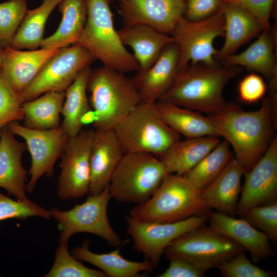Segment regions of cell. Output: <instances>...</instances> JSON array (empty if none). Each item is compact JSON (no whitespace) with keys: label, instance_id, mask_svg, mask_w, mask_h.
Masks as SVG:
<instances>
[{"label":"cell","instance_id":"cell-1","mask_svg":"<svg viewBox=\"0 0 277 277\" xmlns=\"http://www.w3.org/2000/svg\"><path fill=\"white\" fill-rule=\"evenodd\" d=\"M273 107L268 99L260 108L250 111L229 103L209 114L219 137L232 147L235 158L247 170L259 161L270 143Z\"/></svg>","mask_w":277,"mask_h":277},{"label":"cell","instance_id":"cell-2","mask_svg":"<svg viewBox=\"0 0 277 277\" xmlns=\"http://www.w3.org/2000/svg\"><path fill=\"white\" fill-rule=\"evenodd\" d=\"M240 70L237 66L188 65L179 72L173 84L160 100L213 114L226 105L223 89Z\"/></svg>","mask_w":277,"mask_h":277},{"label":"cell","instance_id":"cell-3","mask_svg":"<svg viewBox=\"0 0 277 277\" xmlns=\"http://www.w3.org/2000/svg\"><path fill=\"white\" fill-rule=\"evenodd\" d=\"M87 20L77 44L103 66L125 73L137 71L139 65L123 45L114 27L111 0H86Z\"/></svg>","mask_w":277,"mask_h":277},{"label":"cell","instance_id":"cell-4","mask_svg":"<svg viewBox=\"0 0 277 277\" xmlns=\"http://www.w3.org/2000/svg\"><path fill=\"white\" fill-rule=\"evenodd\" d=\"M209 210L201 190L184 175L168 174L152 195L134 206L129 215L142 222L169 223L206 214Z\"/></svg>","mask_w":277,"mask_h":277},{"label":"cell","instance_id":"cell-5","mask_svg":"<svg viewBox=\"0 0 277 277\" xmlns=\"http://www.w3.org/2000/svg\"><path fill=\"white\" fill-rule=\"evenodd\" d=\"M87 91L96 129H113L142 102L131 78L104 66L91 70Z\"/></svg>","mask_w":277,"mask_h":277},{"label":"cell","instance_id":"cell-6","mask_svg":"<svg viewBox=\"0 0 277 277\" xmlns=\"http://www.w3.org/2000/svg\"><path fill=\"white\" fill-rule=\"evenodd\" d=\"M154 103L141 102L114 128L124 153L159 157L180 140L181 135L161 118Z\"/></svg>","mask_w":277,"mask_h":277},{"label":"cell","instance_id":"cell-7","mask_svg":"<svg viewBox=\"0 0 277 277\" xmlns=\"http://www.w3.org/2000/svg\"><path fill=\"white\" fill-rule=\"evenodd\" d=\"M168 174L154 155L124 153L109 184V192L118 202L141 204L152 195Z\"/></svg>","mask_w":277,"mask_h":277},{"label":"cell","instance_id":"cell-8","mask_svg":"<svg viewBox=\"0 0 277 277\" xmlns=\"http://www.w3.org/2000/svg\"><path fill=\"white\" fill-rule=\"evenodd\" d=\"M244 250L239 244L205 225L186 232L166 248L168 258L178 256L207 271Z\"/></svg>","mask_w":277,"mask_h":277},{"label":"cell","instance_id":"cell-9","mask_svg":"<svg viewBox=\"0 0 277 277\" xmlns=\"http://www.w3.org/2000/svg\"><path fill=\"white\" fill-rule=\"evenodd\" d=\"M111 198L108 186L101 193L89 195L84 202L70 210H50L51 217L58 223L60 242H68L73 235L85 232L101 237L111 246H120L122 241L112 227L107 214Z\"/></svg>","mask_w":277,"mask_h":277},{"label":"cell","instance_id":"cell-10","mask_svg":"<svg viewBox=\"0 0 277 277\" xmlns=\"http://www.w3.org/2000/svg\"><path fill=\"white\" fill-rule=\"evenodd\" d=\"M172 34L180 50L179 71L185 69L189 63L218 65L214 60L217 51L213 43L217 37L224 34V19L221 11L198 21H190L184 16Z\"/></svg>","mask_w":277,"mask_h":277},{"label":"cell","instance_id":"cell-11","mask_svg":"<svg viewBox=\"0 0 277 277\" xmlns=\"http://www.w3.org/2000/svg\"><path fill=\"white\" fill-rule=\"evenodd\" d=\"M95 60L79 44L61 48L21 93L24 103L48 92L65 91L80 72Z\"/></svg>","mask_w":277,"mask_h":277},{"label":"cell","instance_id":"cell-12","mask_svg":"<svg viewBox=\"0 0 277 277\" xmlns=\"http://www.w3.org/2000/svg\"><path fill=\"white\" fill-rule=\"evenodd\" d=\"M7 126L14 135L25 141L30 154V177L26 190L31 193L43 175H52L55 163L61 157L70 137L61 126L49 130H37L27 128L16 121Z\"/></svg>","mask_w":277,"mask_h":277},{"label":"cell","instance_id":"cell-13","mask_svg":"<svg viewBox=\"0 0 277 277\" xmlns=\"http://www.w3.org/2000/svg\"><path fill=\"white\" fill-rule=\"evenodd\" d=\"M208 213L169 223L142 222L129 215L126 216V221L134 249L143 254L155 268L167 246L184 233L205 225Z\"/></svg>","mask_w":277,"mask_h":277},{"label":"cell","instance_id":"cell-14","mask_svg":"<svg viewBox=\"0 0 277 277\" xmlns=\"http://www.w3.org/2000/svg\"><path fill=\"white\" fill-rule=\"evenodd\" d=\"M94 130H82L70 137L61 156L57 180L60 199L82 197L88 193L90 182V155Z\"/></svg>","mask_w":277,"mask_h":277},{"label":"cell","instance_id":"cell-15","mask_svg":"<svg viewBox=\"0 0 277 277\" xmlns=\"http://www.w3.org/2000/svg\"><path fill=\"white\" fill-rule=\"evenodd\" d=\"M236 214L269 204L277 199V138H274L259 161L244 174Z\"/></svg>","mask_w":277,"mask_h":277},{"label":"cell","instance_id":"cell-16","mask_svg":"<svg viewBox=\"0 0 277 277\" xmlns=\"http://www.w3.org/2000/svg\"><path fill=\"white\" fill-rule=\"evenodd\" d=\"M185 9L186 0H120L118 11L124 25L144 24L168 34Z\"/></svg>","mask_w":277,"mask_h":277},{"label":"cell","instance_id":"cell-17","mask_svg":"<svg viewBox=\"0 0 277 277\" xmlns=\"http://www.w3.org/2000/svg\"><path fill=\"white\" fill-rule=\"evenodd\" d=\"M180 50L175 42L163 49L155 62L144 70L137 71L131 77L142 102L154 103L173 84L179 71Z\"/></svg>","mask_w":277,"mask_h":277},{"label":"cell","instance_id":"cell-18","mask_svg":"<svg viewBox=\"0 0 277 277\" xmlns=\"http://www.w3.org/2000/svg\"><path fill=\"white\" fill-rule=\"evenodd\" d=\"M124 154L113 129L94 130L90 155L89 195L98 194L109 186Z\"/></svg>","mask_w":277,"mask_h":277},{"label":"cell","instance_id":"cell-19","mask_svg":"<svg viewBox=\"0 0 277 277\" xmlns=\"http://www.w3.org/2000/svg\"><path fill=\"white\" fill-rule=\"evenodd\" d=\"M209 227L233 240L247 251L253 263H257L274 254L270 241L262 232L240 217L209 211Z\"/></svg>","mask_w":277,"mask_h":277},{"label":"cell","instance_id":"cell-20","mask_svg":"<svg viewBox=\"0 0 277 277\" xmlns=\"http://www.w3.org/2000/svg\"><path fill=\"white\" fill-rule=\"evenodd\" d=\"M61 48H42L23 51L11 46L3 49L1 68L12 88L21 93Z\"/></svg>","mask_w":277,"mask_h":277},{"label":"cell","instance_id":"cell-21","mask_svg":"<svg viewBox=\"0 0 277 277\" xmlns=\"http://www.w3.org/2000/svg\"><path fill=\"white\" fill-rule=\"evenodd\" d=\"M25 143L17 141L8 126L0 132V187L17 201L26 196V175L22 158L26 149Z\"/></svg>","mask_w":277,"mask_h":277},{"label":"cell","instance_id":"cell-22","mask_svg":"<svg viewBox=\"0 0 277 277\" xmlns=\"http://www.w3.org/2000/svg\"><path fill=\"white\" fill-rule=\"evenodd\" d=\"M247 170L232 157L219 175L201 190L207 207L234 216L241 191V180Z\"/></svg>","mask_w":277,"mask_h":277},{"label":"cell","instance_id":"cell-23","mask_svg":"<svg viewBox=\"0 0 277 277\" xmlns=\"http://www.w3.org/2000/svg\"><path fill=\"white\" fill-rule=\"evenodd\" d=\"M220 11L224 16L225 41L215 57L223 60L264 28L253 15L235 3L224 1Z\"/></svg>","mask_w":277,"mask_h":277},{"label":"cell","instance_id":"cell-24","mask_svg":"<svg viewBox=\"0 0 277 277\" xmlns=\"http://www.w3.org/2000/svg\"><path fill=\"white\" fill-rule=\"evenodd\" d=\"M117 32L123 45L133 50L139 65L137 71L150 67L165 47L174 42L172 36L144 24L124 25Z\"/></svg>","mask_w":277,"mask_h":277},{"label":"cell","instance_id":"cell-25","mask_svg":"<svg viewBox=\"0 0 277 277\" xmlns=\"http://www.w3.org/2000/svg\"><path fill=\"white\" fill-rule=\"evenodd\" d=\"M154 105L163 121L180 135L187 138L219 137L209 116L166 101L160 100Z\"/></svg>","mask_w":277,"mask_h":277},{"label":"cell","instance_id":"cell-26","mask_svg":"<svg viewBox=\"0 0 277 277\" xmlns=\"http://www.w3.org/2000/svg\"><path fill=\"white\" fill-rule=\"evenodd\" d=\"M221 141L219 137L187 138L173 143L158 157L169 174L184 175L194 167Z\"/></svg>","mask_w":277,"mask_h":277},{"label":"cell","instance_id":"cell-27","mask_svg":"<svg viewBox=\"0 0 277 277\" xmlns=\"http://www.w3.org/2000/svg\"><path fill=\"white\" fill-rule=\"evenodd\" d=\"M275 39L269 30H263L258 38L242 52L223 59L227 66H243L261 73L271 80L273 88L276 82Z\"/></svg>","mask_w":277,"mask_h":277},{"label":"cell","instance_id":"cell-28","mask_svg":"<svg viewBox=\"0 0 277 277\" xmlns=\"http://www.w3.org/2000/svg\"><path fill=\"white\" fill-rule=\"evenodd\" d=\"M89 242L85 241L81 246L71 251V254L77 260L88 262L98 268L109 277H136L143 272L151 271L154 267L148 260L143 262L129 261L116 249L110 252L96 253L89 248Z\"/></svg>","mask_w":277,"mask_h":277},{"label":"cell","instance_id":"cell-29","mask_svg":"<svg viewBox=\"0 0 277 277\" xmlns=\"http://www.w3.org/2000/svg\"><path fill=\"white\" fill-rule=\"evenodd\" d=\"M62 14L56 31L44 38L40 47L62 48L77 44L87 17L86 0H62L57 5Z\"/></svg>","mask_w":277,"mask_h":277},{"label":"cell","instance_id":"cell-30","mask_svg":"<svg viewBox=\"0 0 277 277\" xmlns=\"http://www.w3.org/2000/svg\"><path fill=\"white\" fill-rule=\"evenodd\" d=\"M91 70L90 66L82 70L65 91L61 126L70 137L82 131L83 118L91 110L87 91Z\"/></svg>","mask_w":277,"mask_h":277},{"label":"cell","instance_id":"cell-31","mask_svg":"<svg viewBox=\"0 0 277 277\" xmlns=\"http://www.w3.org/2000/svg\"><path fill=\"white\" fill-rule=\"evenodd\" d=\"M65 96V91L48 92L41 96L23 103V125L37 130H49L60 127V117Z\"/></svg>","mask_w":277,"mask_h":277},{"label":"cell","instance_id":"cell-32","mask_svg":"<svg viewBox=\"0 0 277 277\" xmlns=\"http://www.w3.org/2000/svg\"><path fill=\"white\" fill-rule=\"evenodd\" d=\"M61 1L43 0L38 7L28 9L10 46L19 50H34L40 47L47 21Z\"/></svg>","mask_w":277,"mask_h":277},{"label":"cell","instance_id":"cell-33","mask_svg":"<svg viewBox=\"0 0 277 277\" xmlns=\"http://www.w3.org/2000/svg\"><path fill=\"white\" fill-rule=\"evenodd\" d=\"M232 155L229 144L225 140L221 141L184 175L196 189L202 190L222 172L232 158Z\"/></svg>","mask_w":277,"mask_h":277},{"label":"cell","instance_id":"cell-34","mask_svg":"<svg viewBox=\"0 0 277 277\" xmlns=\"http://www.w3.org/2000/svg\"><path fill=\"white\" fill-rule=\"evenodd\" d=\"M68 242H60L55 253L54 264L44 277H106L101 270L86 267L71 254Z\"/></svg>","mask_w":277,"mask_h":277},{"label":"cell","instance_id":"cell-35","mask_svg":"<svg viewBox=\"0 0 277 277\" xmlns=\"http://www.w3.org/2000/svg\"><path fill=\"white\" fill-rule=\"evenodd\" d=\"M28 10L27 0L0 3V49L11 46Z\"/></svg>","mask_w":277,"mask_h":277},{"label":"cell","instance_id":"cell-36","mask_svg":"<svg viewBox=\"0 0 277 277\" xmlns=\"http://www.w3.org/2000/svg\"><path fill=\"white\" fill-rule=\"evenodd\" d=\"M35 216L46 220L51 217L50 210L28 199L22 201L14 200L0 193V221L10 219L23 220Z\"/></svg>","mask_w":277,"mask_h":277},{"label":"cell","instance_id":"cell-37","mask_svg":"<svg viewBox=\"0 0 277 277\" xmlns=\"http://www.w3.org/2000/svg\"><path fill=\"white\" fill-rule=\"evenodd\" d=\"M263 232L270 242L277 241V201L247 210L241 216Z\"/></svg>","mask_w":277,"mask_h":277},{"label":"cell","instance_id":"cell-38","mask_svg":"<svg viewBox=\"0 0 277 277\" xmlns=\"http://www.w3.org/2000/svg\"><path fill=\"white\" fill-rule=\"evenodd\" d=\"M23 103L21 94L6 80L0 66V132L9 123L23 120Z\"/></svg>","mask_w":277,"mask_h":277},{"label":"cell","instance_id":"cell-39","mask_svg":"<svg viewBox=\"0 0 277 277\" xmlns=\"http://www.w3.org/2000/svg\"><path fill=\"white\" fill-rule=\"evenodd\" d=\"M224 277H272L275 273L262 269L246 256L245 250L239 252L217 268Z\"/></svg>","mask_w":277,"mask_h":277},{"label":"cell","instance_id":"cell-40","mask_svg":"<svg viewBox=\"0 0 277 277\" xmlns=\"http://www.w3.org/2000/svg\"><path fill=\"white\" fill-rule=\"evenodd\" d=\"M266 84L261 76L252 73L246 75L240 82L238 93L240 99L246 103H253L265 95Z\"/></svg>","mask_w":277,"mask_h":277},{"label":"cell","instance_id":"cell-41","mask_svg":"<svg viewBox=\"0 0 277 277\" xmlns=\"http://www.w3.org/2000/svg\"><path fill=\"white\" fill-rule=\"evenodd\" d=\"M224 0H186L185 18L198 21L220 11Z\"/></svg>","mask_w":277,"mask_h":277},{"label":"cell","instance_id":"cell-42","mask_svg":"<svg viewBox=\"0 0 277 277\" xmlns=\"http://www.w3.org/2000/svg\"><path fill=\"white\" fill-rule=\"evenodd\" d=\"M168 267L159 277H203L205 271L197 267L188 261L178 256H171Z\"/></svg>","mask_w":277,"mask_h":277},{"label":"cell","instance_id":"cell-43","mask_svg":"<svg viewBox=\"0 0 277 277\" xmlns=\"http://www.w3.org/2000/svg\"><path fill=\"white\" fill-rule=\"evenodd\" d=\"M274 0H235V3L249 12L262 24L264 30L270 29V17Z\"/></svg>","mask_w":277,"mask_h":277},{"label":"cell","instance_id":"cell-44","mask_svg":"<svg viewBox=\"0 0 277 277\" xmlns=\"http://www.w3.org/2000/svg\"><path fill=\"white\" fill-rule=\"evenodd\" d=\"M3 49H0V66L2 64Z\"/></svg>","mask_w":277,"mask_h":277},{"label":"cell","instance_id":"cell-45","mask_svg":"<svg viewBox=\"0 0 277 277\" xmlns=\"http://www.w3.org/2000/svg\"><path fill=\"white\" fill-rule=\"evenodd\" d=\"M235 0H224V2H233Z\"/></svg>","mask_w":277,"mask_h":277},{"label":"cell","instance_id":"cell-46","mask_svg":"<svg viewBox=\"0 0 277 277\" xmlns=\"http://www.w3.org/2000/svg\"><path fill=\"white\" fill-rule=\"evenodd\" d=\"M118 1H119L120 0H118Z\"/></svg>","mask_w":277,"mask_h":277}]
</instances>
